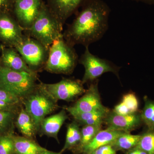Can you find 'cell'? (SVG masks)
Here are the masks:
<instances>
[{
    "label": "cell",
    "mask_w": 154,
    "mask_h": 154,
    "mask_svg": "<svg viewBox=\"0 0 154 154\" xmlns=\"http://www.w3.org/2000/svg\"><path fill=\"white\" fill-rule=\"evenodd\" d=\"M138 2H142L147 4V5H154V0H131Z\"/></svg>",
    "instance_id": "obj_33"
},
{
    "label": "cell",
    "mask_w": 154,
    "mask_h": 154,
    "mask_svg": "<svg viewBox=\"0 0 154 154\" xmlns=\"http://www.w3.org/2000/svg\"><path fill=\"white\" fill-rule=\"evenodd\" d=\"M15 153L13 136L5 134L0 135V154Z\"/></svg>",
    "instance_id": "obj_25"
},
{
    "label": "cell",
    "mask_w": 154,
    "mask_h": 154,
    "mask_svg": "<svg viewBox=\"0 0 154 154\" xmlns=\"http://www.w3.org/2000/svg\"><path fill=\"white\" fill-rule=\"evenodd\" d=\"M141 135H132L126 132L119 136L111 144L116 152L127 151L137 145Z\"/></svg>",
    "instance_id": "obj_20"
},
{
    "label": "cell",
    "mask_w": 154,
    "mask_h": 154,
    "mask_svg": "<svg viewBox=\"0 0 154 154\" xmlns=\"http://www.w3.org/2000/svg\"><path fill=\"white\" fill-rule=\"evenodd\" d=\"M17 126L25 137L32 138L37 131L32 117L25 109H22L17 117Z\"/></svg>",
    "instance_id": "obj_19"
},
{
    "label": "cell",
    "mask_w": 154,
    "mask_h": 154,
    "mask_svg": "<svg viewBox=\"0 0 154 154\" xmlns=\"http://www.w3.org/2000/svg\"><path fill=\"white\" fill-rule=\"evenodd\" d=\"M14 118L12 111H0V135L5 134L10 129Z\"/></svg>",
    "instance_id": "obj_26"
},
{
    "label": "cell",
    "mask_w": 154,
    "mask_h": 154,
    "mask_svg": "<svg viewBox=\"0 0 154 154\" xmlns=\"http://www.w3.org/2000/svg\"><path fill=\"white\" fill-rule=\"evenodd\" d=\"M102 125H84L81 130V139L80 143L74 150L78 153H82L83 149L94 138L101 130Z\"/></svg>",
    "instance_id": "obj_22"
},
{
    "label": "cell",
    "mask_w": 154,
    "mask_h": 154,
    "mask_svg": "<svg viewBox=\"0 0 154 154\" xmlns=\"http://www.w3.org/2000/svg\"><path fill=\"white\" fill-rule=\"evenodd\" d=\"M63 30L57 19L44 2L36 19L30 28L24 30V33L49 50L56 40L63 36Z\"/></svg>",
    "instance_id": "obj_2"
},
{
    "label": "cell",
    "mask_w": 154,
    "mask_h": 154,
    "mask_svg": "<svg viewBox=\"0 0 154 154\" xmlns=\"http://www.w3.org/2000/svg\"><path fill=\"white\" fill-rule=\"evenodd\" d=\"M79 62L82 65L85 69L83 78V84L96 81L105 73L111 72L118 76L119 68L111 62L105 59L101 58L92 54L86 47L83 54L79 60Z\"/></svg>",
    "instance_id": "obj_7"
},
{
    "label": "cell",
    "mask_w": 154,
    "mask_h": 154,
    "mask_svg": "<svg viewBox=\"0 0 154 154\" xmlns=\"http://www.w3.org/2000/svg\"><path fill=\"white\" fill-rule=\"evenodd\" d=\"M14 154H16L15 153H14Z\"/></svg>",
    "instance_id": "obj_36"
},
{
    "label": "cell",
    "mask_w": 154,
    "mask_h": 154,
    "mask_svg": "<svg viewBox=\"0 0 154 154\" xmlns=\"http://www.w3.org/2000/svg\"><path fill=\"white\" fill-rule=\"evenodd\" d=\"M0 65L16 71L36 73L30 69L22 56L14 47H7L2 45Z\"/></svg>",
    "instance_id": "obj_14"
},
{
    "label": "cell",
    "mask_w": 154,
    "mask_h": 154,
    "mask_svg": "<svg viewBox=\"0 0 154 154\" xmlns=\"http://www.w3.org/2000/svg\"><path fill=\"white\" fill-rule=\"evenodd\" d=\"M125 154H148L143 150L135 147L126 152Z\"/></svg>",
    "instance_id": "obj_32"
},
{
    "label": "cell",
    "mask_w": 154,
    "mask_h": 154,
    "mask_svg": "<svg viewBox=\"0 0 154 154\" xmlns=\"http://www.w3.org/2000/svg\"><path fill=\"white\" fill-rule=\"evenodd\" d=\"M104 120L109 129L129 133L139 126L142 121L140 115L137 113L120 115L113 111L108 113Z\"/></svg>",
    "instance_id": "obj_13"
},
{
    "label": "cell",
    "mask_w": 154,
    "mask_h": 154,
    "mask_svg": "<svg viewBox=\"0 0 154 154\" xmlns=\"http://www.w3.org/2000/svg\"><path fill=\"white\" fill-rule=\"evenodd\" d=\"M136 147L141 149L148 154H154V131L145 133L141 135Z\"/></svg>",
    "instance_id": "obj_24"
},
{
    "label": "cell",
    "mask_w": 154,
    "mask_h": 154,
    "mask_svg": "<svg viewBox=\"0 0 154 154\" xmlns=\"http://www.w3.org/2000/svg\"><path fill=\"white\" fill-rule=\"evenodd\" d=\"M60 152H54L52 151H50L48 150L45 149V150L39 154H61Z\"/></svg>",
    "instance_id": "obj_34"
},
{
    "label": "cell",
    "mask_w": 154,
    "mask_h": 154,
    "mask_svg": "<svg viewBox=\"0 0 154 154\" xmlns=\"http://www.w3.org/2000/svg\"><path fill=\"white\" fill-rule=\"evenodd\" d=\"M79 60L73 46L69 44L63 36L56 40L50 47L44 69L53 73L70 74L73 71Z\"/></svg>",
    "instance_id": "obj_3"
},
{
    "label": "cell",
    "mask_w": 154,
    "mask_h": 154,
    "mask_svg": "<svg viewBox=\"0 0 154 154\" xmlns=\"http://www.w3.org/2000/svg\"><path fill=\"white\" fill-rule=\"evenodd\" d=\"M14 0H0V15L13 14Z\"/></svg>",
    "instance_id": "obj_29"
},
{
    "label": "cell",
    "mask_w": 154,
    "mask_h": 154,
    "mask_svg": "<svg viewBox=\"0 0 154 154\" xmlns=\"http://www.w3.org/2000/svg\"><path fill=\"white\" fill-rule=\"evenodd\" d=\"M90 154H117L116 151L114 149L111 144L106 145L102 146Z\"/></svg>",
    "instance_id": "obj_30"
},
{
    "label": "cell",
    "mask_w": 154,
    "mask_h": 154,
    "mask_svg": "<svg viewBox=\"0 0 154 154\" xmlns=\"http://www.w3.org/2000/svg\"><path fill=\"white\" fill-rule=\"evenodd\" d=\"M125 133L126 132L108 128L103 130H101L91 142L83 149L82 153L90 154L100 147L111 144L119 136Z\"/></svg>",
    "instance_id": "obj_15"
},
{
    "label": "cell",
    "mask_w": 154,
    "mask_h": 154,
    "mask_svg": "<svg viewBox=\"0 0 154 154\" xmlns=\"http://www.w3.org/2000/svg\"><path fill=\"white\" fill-rule=\"evenodd\" d=\"M81 139V129L76 122H73L67 126L65 143L61 153L66 150L74 149L80 143Z\"/></svg>",
    "instance_id": "obj_21"
},
{
    "label": "cell",
    "mask_w": 154,
    "mask_h": 154,
    "mask_svg": "<svg viewBox=\"0 0 154 154\" xmlns=\"http://www.w3.org/2000/svg\"><path fill=\"white\" fill-rule=\"evenodd\" d=\"M88 0H47V7L62 28L67 20Z\"/></svg>",
    "instance_id": "obj_12"
},
{
    "label": "cell",
    "mask_w": 154,
    "mask_h": 154,
    "mask_svg": "<svg viewBox=\"0 0 154 154\" xmlns=\"http://www.w3.org/2000/svg\"><path fill=\"white\" fill-rule=\"evenodd\" d=\"M69 107L79 112H109L108 109L101 102L97 81L91 84L82 97L73 106Z\"/></svg>",
    "instance_id": "obj_11"
},
{
    "label": "cell",
    "mask_w": 154,
    "mask_h": 154,
    "mask_svg": "<svg viewBox=\"0 0 154 154\" xmlns=\"http://www.w3.org/2000/svg\"><path fill=\"white\" fill-rule=\"evenodd\" d=\"M37 79L36 73L16 71L0 65V88L18 98L35 90Z\"/></svg>",
    "instance_id": "obj_4"
},
{
    "label": "cell",
    "mask_w": 154,
    "mask_h": 154,
    "mask_svg": "<svg viewBox=\"0 0 154 154\" xmlns=\"http://www.w3.org/2000/svg\"><path fill=\"white\" fill-rule=\"evenodd\" d=\"M68 119L65 110L56 114L45 117L42 122L39 129L43 134L53 137L58 141V134L64 122Z\"/></svg>",
    "instance_id": "obj_16"
},
{
    "label": "cell",
    "mask_w": 154,
    "mask_h": 154,
    "mask_svg": "<svg viewBox=\"0 0 154 154\" xmlns=\"http://www.w3.org/2000/svg\"><path fill=\"white\" fill-rule=\"evenodd\" d=\"M2 45L0 43V57H1V51H2Z\"/></svg>",
    "instance_id": "obj_35"
},
{
    "label": "cell",
    "mask_w": 154,
    "mask_h": 154,
    "mask_svg": "<svg viewBox=\"0 0 154 154\" xmlns=\"http://www.w3.org/2000/svg\"><path fill=\"white\" fill-rule=\"evenodd\" d=\"M31 70L36 71L45 66L49 49L39 41L24 35L22 42L15 47Z\"/></svg>",
    "instance_id": "obj_6"
},
{
    "label": "cell",
    "mask_w": 154,
    "mask_h": 154,
    "mask_svg": "<svg viewBox=\"0 0 154 154\" xmlns=\"http://www.w3.org/2000/svg\"><path fill=\"white\" fill-rule=\"evenodd\" d=\"M16 105L0 100V111L13 112Z\"/></svg>",
    "instance_id": "obj_31"
},
{
    "label": "cell",
    "mask_w": 154,
    "mask_h": 154,
    "mask_svg": "<svg viewBox=\"0 0 154 154\" xmlns=\"http://www.w3.org/2000/svg\"><path fill=\"white\" fill-rule=\"evenodd\" d=\"M142 121L149 130L154 131V101L147 99L140 114Z\"/></svg>",
    "instance_id": "obj_23"
},
{
    "label": "cell",
    "mask_w": 154,
    "mask_h": 154,
    "mask_svg": "<svg viewBox=\"0 0 154 154\" xmlns=\"http://www.w3.org/2000/svg\"><path fill=\"white\" fill-rule=\"evenodd\" d=\"M66 110L78 122L84 125H102L108 113L102 112H79L69 107Z\"/></svg>",
    "instance_id": "obj_17"
},
{
    "label": "cell",
    "mask_w": 154,
    "mask_h": 154,
    "mask_svg": "<svg viewBox=\"0 0 154 154\" xmlns=\"http://www.w3.org/2000/svg\"><path fill=\"white\" fill-rule=\"evenodd\" d=\"M42 88L54 100L71 101L85 93L82 81L64 79L55 84L41 83Z\"/></svg>",
    "instance_id": "obj_8"
},
{
    "label": "cell",
    "mask_w": 154,
    "mask_h": 154,
    "mask_svg": "<svg viewBox=\"0 0 154 154\" xmlns=\"http://www.w3.org/2000/svg\"><path fill=\"white\" fill-rule=\"evenodd\" d=\"M24 29L13 14L0 15V43L7 47L15 48L22 42Z\"/></svg>",
    "instance_id": "obj_9"
},
{
    "label": "cell",
    "mask_w": 154,
    "mask_h": 154,
    "mask_svg": "<svg viewBox=\"0 0 154 154\" xmlns=\"http://www.w3.org/2000/svg\"><path fill=\"white\" fill-rule=\"evenodd\" d=\"M25 103V110L32 117L37 131L42 122L56 109L55 101L42 88L40 85L28 95Z\"/></svg>",
    "instance_id": "obj_5"
},
{
    "label": "cell",
    "mask_w": 154,
    "mask_h": 154,
    "mask_svg": "<svg viewBox=\"0 0 154 154\" xmlns=\"http://www.w3.org/2000/svg\"><path fill=\"white\" fill-rule=\"evenodd\" d=\"M43 3V0H14L13 15L24 30L30 28Z\"/></svg>",
    "instance_id": "obj_10"
},
{
    "label": "cell",
    "mask_w": 154,
    "mask_h": 154,
    "mask_svg": "<svg viewBox=\"0 0 154 154\" xmlns=\"http://www.w3.org/2000/svg\"><path fill=\"white\" fill-rule=\"evenodd\" d=\"M63 33L66 41L74 47H89L99 41L108 29L110 7L103 0H88Z\"/></svg>",
    "instance_id": "obj_1"
},
{
    "label": "cell",
    "mask_w": 154,
    "mask_h": 154,
    "mask_svg": "<svg viewBox=\"0 0 154 154\" xmlns=\"http://www.w3.org/2000/svg\"><path fill=\"white\" fill-rule=\"evenodd\" d=\"M14 150L16 154H39L45 148L25 137L13 136Z\"/></svg>",
    "instance_id": "obj_18"
},
{
    "label": "cell",
    "mask_w": 154,
    "mask_h": 154,
    "mask_svg": "<svg viewBox=\"0 0 154 154\" xmlns=\"http://www.w3.org/2000/svg\"><path fill=\"white\" fill-rule=\"evenodd\" d=\"M121 102L130 114L136 113L138 109V102L133 93H128L124 95Z\"/></svg>",
    "instance_id": "obj_27"
},
{
    "label": "cell",
    "mask_w": 154,
    "mask_h": 154,
    "mask_svg": "<svg viewBox=\"0 0 154 154\" xmlns=\"http://www.w3.org/2000/svg\"><path fill=\"white\" fill-rule=\"evenodd\" d=\"M0 100L17 105L19 102V98L0 88Z\"/></svg>",
    "instance_id": "obj_28"
}]
</instances>
